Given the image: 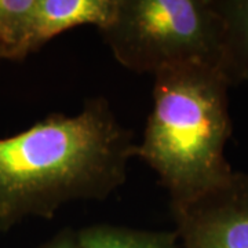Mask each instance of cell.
<instances>
[{
    "mask_svg": "<svg viewBox=\"0 0 248 248\" xmlns=\"http://www.w3.org/2000/svg\"><path fill=\"white\" fill-rule=\"evenodd\" d=\"M134 149L133 133L104 97L0 138V232L28 217L53 219L72 202L108 199L124 185Z\"/></svg>",
    "mask_w": 248,
    "mask_h": 248,
    "instance_id": "obj_1",
    "label": "cell"
},
{
    "mask_svg": "<svg viewBox=\"0 0 248 248\" xmlns=\"http://www.w3.org/2000/svg\"><path fill=\"white\" fill-rule=\"evenodd\" d=\"M229 84L215 68L181 65L155 75L153 107L134 157L167 189L170 205L189 203L226 182L232 137Z\"/></svg>",
    "mask_w": 248,
    "mask_h": 248,
    "instance_id": "obj_2",
    "label": "cell"
},
{
    "mask_svg": "<svg viewBox=\"0 0 248 248\" xmlns=\"http://www.w3.org/2000/svg\"><path fill=\"white\" fill-rule=\"evenodd\" d=\"M99 33L116 61L137 73L219 66L222 25L213 0H117Z\"/></svg>",
    "mask_w": 248,
    "mask_h": 248,
    "instance_id": "obj_3",
    "label": "cell"
},
{
    "mask_svg": "<svg viewBox=\"0 0 248 248\" xmlns=\"http://www.w3.org/2000/svg\"><path fill=\"white\" fill-rule=\"evenodd\" d=\"M182 248H248V174L233 171L221 186L170 205Z\"/></svg>",
    "mask_w": 248,
    "mask_h": 248,
    "instance_id": "obj_4",
    "label": "cell"
},
{
    "mask_svg": "<svg viewBox=\"0 0 248 248\" xmlns=\"http://www.w3.org/2000/svg\"><path fill=\"white\" fill-rule=\"evenodd\" d=\"M117 0H36L33 53L61 35L81 25L98 29L109 24Z\"/></svg>",
    "mask_w": 248,
    "mask_h": 248,
    "instance_id": "obj_5",
    "label": "cell"
},
{
    "mask_svg": "<svg viewBox=\"0 0 248 248\" xmlns=\"http://www.w3.org/2000/svg\"><path fill=\"white\" fill-rule=\"evenodd\" d=\"M222 25L218 71L229 86L248 81V0H213Z\"/></svg>",
    "mask_w": 248,
    "mask_h": 248,
    "instance_id": "obj_6",
    "label": "cell"
},
{
    "mask_svg": "<svg viewBox=\"0 0 248 248\" xmlns=\"http://www.w3.org/2000/svg\"><path fill=\"white\" fill-rule=\"evenodd\" d=\"M76 233L81 248H182L175 231H145L95 223Z\"/></svg>",
    "mask_w": 248,
    "mask_h": 248,
    "instance_id": "obj_7",
    "label": "cell"
},
{
    "mask_svg": "<svg viewBox=\"0 0 248 248\" xmlns=\"http://www.w3.org/2000/svg\"><path fill=\"white\" fill-rule=\"evenodd\" d=\"M36 0H0V60L24 61L33 53Z\"/></svg>",
    "mask_w": 248,
    "mask_h": 248,
    "instance_id": "obj_8",
    "label": "cell"
},
{
    "mask_svg": "<svg viewBox=\"0 0 248 248\" xmlns=\"http://www.w3.org/2000/svg\"><path fill=\"white\" fill-rule=\"evenodd\" d=\"M39 248H81V246L76 231L72 228H65L43 243Z\"/></svg>",
    "mask_w": 248,
    "mask_h": 248,
    "instance_id": "obj_9",
    "label": "cell"
},
{
    "mask_svg": "<svg viewBox=\"0 0 248 248\" xmlns=\"http://www.w3.org/2000/svg\"><path fill=\"white\" fill-rule=\"evenodd\" d=\"M0 61H1V60H0Z\"/></svg>",
    "mask_w": 248,
    "mask_h": 248,
    "instance_id": "obj_10",
    "label": "cell"
}]
</instances>
